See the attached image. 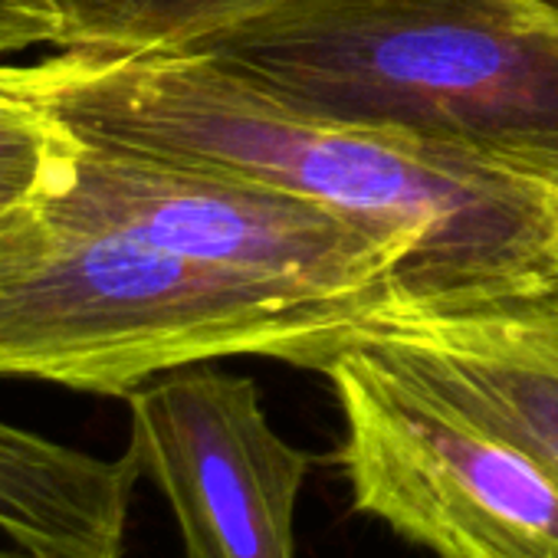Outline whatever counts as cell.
I'll return each instance as SVG.
<instances>
[{
  "mask_svg": "<svg viewBox=\"0 0 558 558\" xmlns=\"http://www.w3.org/2000/svg\"><path fill=\"white\" fill-rule=\"evenodd\" d=\"M37 47H60V17L50 0H0V63Z\"/></svg>",
  "mask_w": 558,
  "mask_h": 558,
  "instance_id": "11",
  "label": "cell"
},
{
  "mask_svg": "<svg viewBox=\"0 0 558 558\" xmlns=\"http://www.w3.org/2000/svg\"><path fill=\"white\" fill-rule=\"evenodd\" d=\"M323 375L359 512L434 558H558V473L535 453L359 345Z\"/></svg>",
  "mask_w": 558,
  "mask_h": 558,
  "instance_id": "4",
  "label": "cell"
},
{
  "mask_svg": "<svg viewBox=\"0 0 558 558\" xmlns=\"http://www.w3.org/2000/svg\"><path fill=\"white\" fill-rule=\"evenodd\" d=\"M142 466L99 460L0 421V532L31 558H125Z\"/></svg>",
  "mask_w": 558,
  "mask_h": 558,
  "instance_id": "8",
  "label": "cell"
},
{
  "mask_svg": "<svg viewBox=\"0 0 558 558\" xmlns=\"http://www.w3.org/2000/svg\"><path fill=\"white\" fill-rule=\"evenodd\" d=\"M0 558H31V555H24L17 548H0Z\"/></svg>",
  "mask_w": 558,
  "mask_h": 558,
  "instance_id": "13",
  "label": "cell"
},
{
  "mask_svg": "<svg viewBox=\"0 0 558 558\" xmlns=\"http://www.w3.org/2000/svg\"><path fill=\"white\" fill-rule=\"evenodd\" d=\"M548 181H551V184H558V171H555V174H548Z\"/></svg>",
  "mask_w": 558,
  "mask_h": 558,
  "instance_id": "15",
  "label": "cell"
},
{
  "mask_svg": "<svg viewBox=\"0 0 558 558\" xmlns=\"http://www.w3.org/2000/svg\"><path fill=\"white\" fill-rule=\"evenodd\" d=\"M31 86H34V63L31 66L0 63V96L4 93H27Z\"/></svg>",
  "mask_w": 558,
  "mask_h": 558,
  "instance_id": "12",
  "label": "cell"
},
{
  "mask_svg": "<svg viewBox=\"0 0 558 558\" xmlns=\"http://www.w3.org/2000/svg\"><path fill=\"white\" fill-rule=\"evenodd\" d=\"M57 217L168 253L345 300L368 316L398 296L408 253L378 230L272 184L86 145Z\"/></svg>",
  "mask_w": 558,
  "mask_h": 558,
  "instance_id": "5",
  "label": "cell"
},
{
  "mask_svg": "<svg viewBox=\"0 0 558 558\" xmlns=\"http://www.w3.org/2000/svg\"><path fill=\"white\" fill-rule=\"evenodd\" d=\"M57 53H181L279 0H50Z\"/></svg>",
  "mask_w": 558,
  "mask_h": 558,
  "instance_id": "10",
  "label": "cell"
},
{
  "mask_svg": "<svg viewBox=\"0 0 558 558\" xmlns=\"http://www.w3.org/2000/svg\"><path fill=\"white\" fill-rule=\"evenodd\" d=\"M558 473V316L535 296L388 303L349 339Z\"/></svg>",
  "mask_w": 558,
  "mask_h": 558,
  "instance_id": "7",
  "label": "cell"
},
{
  "mask_svg": "<svg viewBox=\"0 0 558 558\" xmlns=\"http://www.w3.org/2000/svg\"><path fill=\"white\" fill-rule=\"evenodd\" d=\"M181 53L306 116L558 171V11L538 0H279Z\"/></svg>",
  "mask_w": 558,
  "mask_h": 558,
  "instance_id": "2",
  "label": "cell"
},
{
  "mask_svg": "<svg viewBox=\"0 0 558 558\" xmlns=\"http://www.w3.org/2000/svg\"><path fill=\"white\" fill-rule=\"evenodd\" d=\"M83 138L27 93L0 96V259L24 246L73 184Z\"/></svg>",
  "mask_w": 558,
  "mask_h": 558,
  "instance_id": "9",
  "label": "cell"
},
{
  "mask_svg": "<svg viewBox=\"0 0 558 558\" xmlns=\"http://www.w3.org/2000/svg\"><path fill=\"white\" fill-rule=\"evenodd\" d=\"M538 4H545V8H551V11H558V0H538Z\"/></svg>",
  "mask_w": 558,
  "mask_h": 558,
  "instance_id": "14",
  "label": "cell"
},
{
  "mask_svg": "<svg viewBox=\"0 0 558 558\" xmlns=\"http://www.w3.org/2000/svg\"><path fill=\"white\" fill-rule=\"evenodd\" d=\"M365 310L50 210L0 259V378L102 398L230 355L323 372Z\"/></svg>",
  "mask_w": 558,
  "mask_h": 558,
  "instance_id": "3",
  "label": "cell"
},
{
  "mask_svg": "<svg viewBox=\"0 0 558 558\" xmlns=\"http://www.w3.org/2000/svg\"><path fill=\"white\" fill-rule=\"evenodd\" d=\"M125 401L129 450L168 499L184 558H296L313 457L276 434L250 378L191 365Z\"/></svg>",
  "mask_w": 558,
  "mask_h": 558,
  "instance_id": "6",
  "label": "cell"
},
{
  "mask_svg": "<svg viewBox=\"0 0 558 558\" xmlns=\"http://www.w3.org/2000/svg\"><path fill=\"white\" fill-rule=\"evenodd\" d=\"M31 96L86 145L319 201L408 259L391 303L463 306L558 279V184L460 148L329 122L197 53H57Z\"/></svg>",
  "mask_w": 558,
  "mask_h": 558,
  "instance_id": "1",
  "label": "cell"
}]
</instances>
